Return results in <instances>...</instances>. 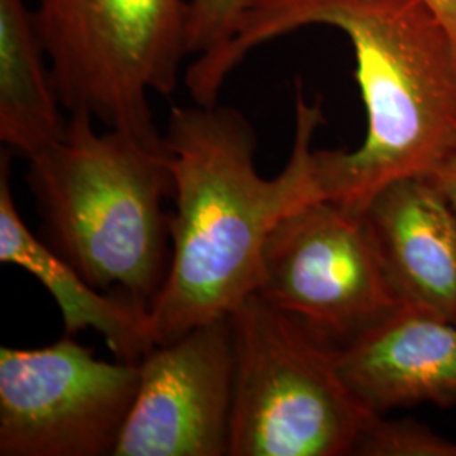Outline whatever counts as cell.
<instances>
[{
    "label": "cell",
    "mask_w": 456,
    "mask_h": 456,
    "mask_svg": "<svg viewBox=\"0 0 456 456\" xmlns=\"http://www.w3.org/2000/svg\"><path fill=\"white\" fill-rule=\"evenodd\" d=\"M326 342H352L403 305L363 212L314 200L267 237L259 291Z\"/></svg>",
    "instance_id": "6"
},
{
    "label": "cell",
    "mask_w": 456,
    "mask_h": 456,
    "mask_svg": "<svg viewBox=\"0 0 456 456\" xmlns=\"http://www.w3.org/2000/svg\"><path fill=\"white\" fill-rule=\"evenodd\" d=\"M310 26L348 37L367 134L355 151H314L326 200L363 210L389 183L428 176L456 152V49L423 0H248L220 48L196 56L184 85L218 103L248 53Z\"/></svg>",
    "instance_id": "1"
},
{
    "label": "cell",
    "mask_w": 456,
    "mask_h": 456,
    "mask_svg": "<svg viewBox=\"0 0 456 456\" xmlns=\"http://www.w3.org/2000/svg\"><path fill=\"white\" fill-rule=\"evenodd\" d=\"M28 0H0V141L31 159L68 131Z\"/></svg>",
    "instance_id": "12"
},
{
    "label": "cell",
    "mask_w": 456,
    "mask_h": 456,
    "mask_svg": "<svg viewBox=\"0 0 456 456\" xmlns=\"http://www.w3.org/2000/svg\"><path fill=\"white\" fill-rule=\"evenodd\" d=\"M233 379L228 316L154 345L112 456H228Z\"/></svg>",
    "instance_id": "8"
},
{
    "label": "cell",
    "mask_w": 456,
    "mask_h": 456,
    "mask_svg": "<svg viewBox=\"0 0 456 456\" xmlns=\"http://www.w3.org/2000/svg\"><path fill=\"white\" fill-rule=\"evenodd\" d=\"M450 34L456 49V0H423Z\"/></svg>",
    "instance_id": "16"
},
{
    "label": "cell",
    "mask_w": 456,
    "mask_h": 456,
    "mask_svg": "<svg viewBox=\"0 0 456 456\" xmlns=\"http://www.w3.org/2000/svg\"><path fill=\"white\" fill-rule=\"evenodd\" d=\"M191 0H36L60 102L163 147L149 95H173L190 53Z\"/></svg>",
    "instance_id": "5"
},
{
    "label": "cell",
    "mask_w": 456,
    "mask_h": 456,
    "mask_svg": "<svg viewBox=\"0 0 456 456\" xmlns=\"http://www.w3.org/2000/svg\"><path fill=\"white\" fill-rule=\"evenodd\" d=\"M94 120L71 112L65 137L29 159L41 237L90 284L151 310L171 262L167 152Z\"/></svg>",
    "instance_id": "3"
},
{
    "label": "cell",
    "mask_w": 456,
    "mask_h": 456,
    "mask_svg": "<svg viewBox=\"0 0 456 456\" xmlns=\"http://www.w3.org/2000/svg\"><path fill=\"white\" fill-rule=\"evenodd\" d=\"M322 98L296 92L289 159L271 180L256 164L257 137L232 107H173L163 135L175 183L171 262L151 305L154 345L227 318L259 291L267 237L296 208L326 200L313 137L323 126Z\"/></svg>",
    "instance_id": "2"
},
{
    "label": "cell",
    "mask_w": 456,
    "mask_h": 456,
    "mask_svg": "<svg viewBox=\"0 0 456 456\" xmlns=\"http://www.w3.org/2000/svg\"><path fill=\"white\" fill-rule=\"evenodd\" d=\"M362 212L401 305L456 322V215L440 188L392 181Z\"/></svg>",
    "instance_id": "10"
},
{
    "label": "cell",
    "mask_w": 456,
    "mask_h": 456,
    "mask_svg": "<svg viewBox=\"0 0 456 456\" xmlns=\"http://www.w3.org/2000/svg\"><path fill=\"white\" fill-rule=\"evenodd\" d=\"M139 387V363L105 362L75 337L0 348V455L114 453Z\"/></svg>",
    "instance_id": "7"
},
{
    "label": "cell",
    "mask_w": 456,
    "mask_h": 456,
    "mask_svg": "<svg viewBox=\"0 0 456 456\" xmlns=\"http://www.w3.org/2000/svg\"><path fill=\"white\" fill-rule=\"evenodd\" d=\"M228 320L235 354L228 456L359 455L377 414L343 382L335 345L257 293Z\"/></svg>",
    "instance_id": "4"
},
{
    "label": "cell",
    "mask_w": 456,
    "mask_h": 456,
    "mask_svg": "<svg viewBox=\"0 0 456 456\" xmlns=\"http://www.w3.org/2000/svg\"><path fill=\"white\" fill-rule=\"evenodd\" d=\"M357 456H456V441L412 419H386L377 414L362 438Z\"/></svg>",
    "instance_id": "13"
},
{
    "label": "cell",
    "mask_w": 456,
    "mask_h": 456,
    "mask_svg": "<svg viewBox=\"0 0 456 456\" xmlns=\"http://www.w3.org/2000/svg\"><path fill=\"white\" fill-rule=\"evenodd\" d=\"M428 178L433 181L441 190V193L448 198L450 205L453 207L456 215V152L452 154L446 161L433 169Z\"/></svg>",
    "instance_id": "15"
},
{
    "label": "cell",
    "mask_w": 456,
    "mask_h": 456,
    "mask_svg": "<svg viewBox=\"0 0 456 456\" xmlns=\"http://www.w3.org/2000/svg\"><path fill=\"white\" fill-rule=\"evenodd\" d=\"M248 0H191L188 45L191 54L220 48L233 31Z\"/></svg>",
    "instance_id": "14"
},
{
    "label": "cell",
    "mask_w": 456,
    "mask_h": 456,
    "mask_svg": "<svg viewBox=\"0 0 456 456\" xmlns=\"http://www.w3.org/2000/svg\"><path fill=\"white\" fill-rule=\"evenodd\" d=\"M0 262L28 271L46 288L61 313L65 335L94 330L118 360L132 363L154 346L149 308L90 284L24 224L11 190V151L0 156Z\"/></svg>",
    "instance_id": "11"
},
{
    "label": "cell",
    "mask_w": 456,
    "mask_h": 456,
    "mask_svg": "<svg viewBox=\"0 0 456 456\" xmlns=\"http://www.w3.org/2000/svg\"><path fill=\"white\" fill-rule=\"evenodd\" d=\"M335 360L346 387L375 414L456 404V322L401 306L335 346Z\"/></svg>",
    "instance_id": "9"
}]
</instances>
